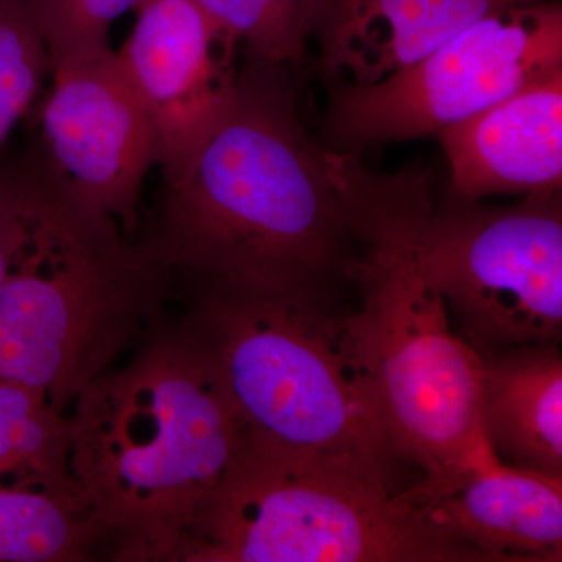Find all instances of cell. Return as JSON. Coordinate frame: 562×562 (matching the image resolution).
I'll use <instances>...</instances> for the list:
<instances>
[{
  "mask_svg": "<svg viewBox=\"0 0 562 562\" xmlns=\"http://www.w3.org/2000/svg\"><path fill=\"white\" fill-rule=\"evenodd\" d=\"M288 66L239 70L220 124L162 176L136 246L177 288L331 301L357 251L341 155L303 124Z\"/></svg>",
  "mask_w": 562,
  "mask_h": 562,
  "instance_id": "1",
  "label": "cell"
},
{
  "mask_svg": "<svg viewBox=\"0 0 562 562\" xmlns=\"http://www.w3.org/2000/svg\"><path fill=\"white\" fill-rule=\"evenodd\" d=\"M436 192L431 166L376 173L355 157L347 168L360 294L347 333L392 454L425 475L494 457L480 419L482 357L454 330L422 258Z\"/></svg>",
  "mask_w": 562,
  "mask_h": 562,
  "instance_id": "2",
  "label": "cell"
},
{
  "mask_svg": "<svg viewBox=\"0 0 562 562\" xmlns=\"http://www.w3.org/2000/svg\"><path fill=\"white\" fill-rule=\"evenodd\" d=\"M68 419L69 472L111 561L172 562L247 447L209 362L166 321L81 391Z\"/></svg>",
  "mask_w": 562,
  "mask_h": 562,
  "instance_id": "3",
  "label": "cell"
},
{
  "mask_svg": "<svg viewBox=\"0 0 562 562\" xmlns=\"http://www.w3.org/2000/svg\"><path fill=\"white\" fill-rule=\"evenodd\" d=\"M177 327L201 351L247 446L390 469L375 401L331 301L188 290Z\"/></svg>",
  "mask_w": 562,
  "mask_h": 562,
  "instance_id": "4",
  "label": "cell"
},
{
  "mask_svg": "<svg viewBox=\"0 0 562 562\" xmlns=\"http://www.w3.org/2000/svg\"><path fill=\"white\" fill-rule=\"evenodd\" d=\"M32 241L0 286V380L68 416L98 376L165 321L171 280L46 161Z\"/></svg>",
  "mask_w": 562,
  "mask_h": 562,
  "instance_id": "5",
  "label": "cell"
},
{
  "mask_svg": "<svg viewBox=\"0 0 562 562\" xmlns=\"http://www.w3.org/2000/svg\"><path fill=\"white\" fill-rule=\"evenodd\" d=\"M387 473L247 446L172 562H465L420 530Z\"/></svg>",
  "mask_w": 562,
  "mask_h": 562,
  "instance_id": "6",
  "label": "cell"
},
{
  "mask_svg": "<svg viewBox=\"0 0 562 562\" xmlns=\"http://www.w3.org/2000/svg\"><path fill=\"white\" fill-rule=\"evenodd\" d=\"M420 247L425 271L472 349L561 342V191L491 206L446 184Z\"/></svg>",
  "mask_w": 562,
  "mask_h": 562,
  "instance_id": "7",
  "label": "cell"
},
{
  "mask_svg": "<svg viewBox=\"0 0 562 562\" xmlns=\"http://www.w3.org/2000/svg\"><path fill=\"white\" fill-rule=\"evenodd\" d=\"M561 69L560 2L497 11L375 83L333 85L322 143L361 155L438 135Z\"/></svg>",
  "mask_w": 562,
  "mask_h": 562,
  "instance_id": "8",
  "label": "cell"
},
{
  "mask_svg": "<svg viewBox=\"0 0 562 562\" xmlns=\"http://www.w3.org/2000/svg\"><path fill=\"white\" fill-rule=\"evenodd\" d=\"M41 113L44 161L77 199L116 222L125 238L139 227V195L157 143L149 114L116 52L65 63Z\"/></svg>",
  "mask_w": 562,
  "mask_h": 562,
  "instance_id": "9",
  "label": "cell"
},
{
  "mask_svg": "<svg viewBox=\"0 0 562 562\" xmlns=\"http://www.w3.org/2000/svg\"><path fill=\"white\" fill-rule=\"evenodd\" d=\"M131 38L116 52L149 114L162 176L209 138L235 95V41L192 0H144Z\"/></svg>",
  "mask_w": 562,
  "mask_h": 562,
  "instance_id": "10",
  "label": "cell"
},
{
  "mask_svg": "<svg viewBox=\"0 0 562 562\" xmlns=\"http://www.w3.org/2000/svg\"><path fill=\"white\" fill-rule=\"evenodd\" d=\"M432 541L468 562H561L562 476L490 460L397 494Z\"/></svg>",
  "mask_w": 562,
  "mask_h": 562,
  "instance_id": "11",
  "label": "cell"
},
{
  "mask_svg": "<svg viewBox=\"0 0 562 562\" xmlns=\"http://www.w3.org/2000/svg\"><path fill=\"white\" fill-rule=\"evenodd\" d=\"M450 188L469 199L561 191L562 69L438 133Z\"/></svg>",
  "mask_w": 562,
  "mask_h": 562,
  "instance_id": "12",
  "label": "cell"
},
{
  "mask_svg": "<svg viewBox=\"0 0 562 562\" xmlns=\"http://www.w3.org/2000/svg\"><path fill=\"white\" fill-rule=\"evenodd\" d=\"M547 0H324L316 36L333 85H371L497 11Z\"/></svg>",
  "mask_w": 562,
  "mask_h": 562,
  "instance_id": "13",
  "label": "cell"
},
{
  "mask_svg": "<svg viewBox=\"0 0 562 562\" xmlns=\"http://www.w3.org/2000/svg\"><path fill=\"white\" fill-rule=\"evenodd\" d=\"M560 344L484 351L480 419L498 461L562 476Z\"/></svg>",
  "mask_w": 562,
  "mask_h": 562,
  "instance_id": "14",
  "label": "cell"
},
{
  "mask_svg": "<svg viewBox=\"0 0 562 562\" xmlns=\"http://www.w3.org/2000/svg\"><path fill=\"white\" fill-rule=\"evenodd\" d=\"M109 557L74 480L0 484V562H81Z\"/></svg>",
  "mask_w": 562,
  "mask_h": 562,
  "instance_id": "15",
  "label": "cell"
},
{
  "mask_svg": "<svg viewBox=\"0 0 562 562\" xmlns=\"http://www.w3.org/2000/svg\"><path fill=\"white\" fill-rule=\"evenodd\" d=\"M69 480L68 416L43 392L0 380V484Z\"/></svg>",
  "mask_w": 562,
  "mask_h": 562,
  "instance_id": "16",
  "label": "cell"
},
{
  "mask_svg": "<svg viewBox=\"0 0 562 562\" xmlns=\"http://www.w3.org/2000/svg\"><path fill=\"white\" fill-rule=\"evenodd\" d=\"M251 61L294 66L316 35L324 0H192Z\"/></svg>",
  "mask_w": 562,
  "mask_h": 562,
  "instance_id": "17",
  "label": "cell"
},
{
  "mask_svg": "<svg viewBox=\"0 0 562 562\" xmlns=\"http://www.w3.org/2000/svg\"><path fill=\"white\" fill-rule=\"evenodd\" d=\"M50 74L49 52L31 0H0V146Z\"/></svg>",
  "mask_w": 562,
  "mask_h": 562,
  "instance_id": "18",
  "label": "cell"
},
{
  "mask_svg": "<svg viewBox=\"0 0 562 562\" xmlns=\"http://www.w3.org/2000/svg\"><path fill=\"white\" fill-rule=\"evenodd\" d=\"M144 0H31L50 70L110 50L111 24Z\"/></svg>",
  "mask_w": 562,
  "mask_h": 562,
  "instance_id": "19",
  "label": "cell"
},
{
  "mask_svg": "<svg viewBox=\"0 0 562 562\" xmlns=\"http://www.w3.org/2000/svg\"><path fill=\"white\" fill-rule=\"evenodd\" d=\"M43 199L44 172L38 158L0 172V286L32 241Z\"/></svg>",
  "mask_w": 562,
  "mask_h": 562,
  "instance_id": "20",
  "label": "cell"
}]
</instances>
